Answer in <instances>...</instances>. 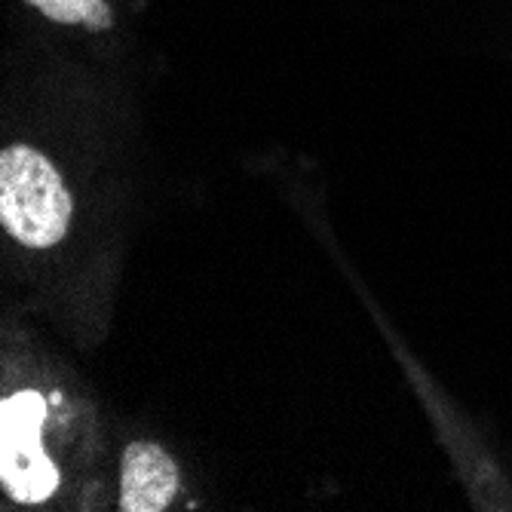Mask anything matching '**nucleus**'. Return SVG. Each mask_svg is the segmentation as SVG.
<instances>
[{
  "label": "nucleus",
  "mask_w": 512,
  "mask_h": 512,
  "mask_svg": "<svg viewBox=\"0 0 512 512\" xmlns=\"http://www.w3.org/2000/svg\"><path fill=\"white\" fill-rule=\"evenodd\" d=\"M71 194L56 166L28 145L0 154V224L28 249L56 246L71 224Z\"/></svg>",
  "instance_id": "nucleus-1"
},
{
  "label": "nucleus",
  "mask_w": 512,
  "mask_h": 512,
  "mask_svg": "<svg viewBox=\"0 0 512 512\" xmlns=\"http://www.w3.org/2000/svg\"><path fill=\"white\" fill-rule=\"evenodd\" d=\"M25 4L62 25H83L89 31H108L114 25L105 0H25Z\"/></svg>",
  "instance_id": "nucleus-4"
},
{
  "label": "nucleus",
  "mask_w": 512,
  "mask_h": 512,
  "mask_svg": "<svg viewBox=\"0 0 512 512\" xmlns=\"http://www.w3.org/2000/svg\"><path fill=\"white\" fill-rule=\"evenodd\" d=\"M46 402L37 390L0 405V485L16 503H43L59 488V470L40 445Z\"/></svg>",
  "instance_id": "nucleus-2"
},
{
  "label": "nucleus",
  "mask_w": 512,
  "mask_h": 512,
  "mask_svg": "<svg viewBox=\"0 0 512 512\" xmlns=\"http://www.w3.org/2000/svg\"><path fill=\"white\" fill-rule=\"evenodd\" d=\"M178 494L175 460L154 442H132L120 460V509L160 512Z\"/></svg>",
  "instance_id": "nucleus-3"
}]
</instances>
